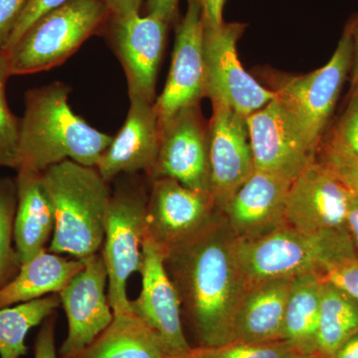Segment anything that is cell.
Returning <instances> with one entry per match:
<instances>
[{
    "label": "cell",
    "instance_id": "obj_11",
    "mask_svg": "<svg viewBox=\"0 0 358 358\" xmlns=\"http://www.w3.org/2000/svg\"><path fill=\"white\" fill-rule=\"evenodd\" d=\"M350 194V188L317 157L289 186L285 225L308 234L348 231Z\"/></svg>",
    "mask_w": 358,
    "mask_h": 358
},
{
    "label": "cell",
    "instance_id": "obj_25",
    "mask_svg": "<svg viewBox=\"0 0 358 358\" xmlns=\"http://www.w3.org/2000/svg\"><path fill=\"white\" fill-rule=\"evenodd\" d=\"M322 281L315 350L331 358L358 333V301L336 285Z\"/></svg>",
    "mask_w": 358,
    "mask_h": 358
},
{
    "label": "cell",
    "instance_id": "obj_27",
    "mask_svg": "<svg viewBox=\"0 0 358 358\" xmlns=\"http://www.w3.org/2000/svg\"><path fill=\"white\" fill-rule=\"evenodd\" d=\"M17 205L15 179L0 178V289L20 272V256L13 238V222Z\"/></svg>",
    "mask_w": 358,
    "mask_h": 358
},
{
    "label": "cell",
    "instance_id": "obj_33",
    "mask_svg": "<svg viewBox=\"0 0 358 358\" xmlns=\"http://www.w3.org/2000/svg\"><path fill=\"white\" fill-rule=\"evenodd\" d=\"M322 278L343 289L358 301V258L327 268Z\"/></svg>",
    "mask_w": 358,
    "mask_h": 358
},
{
    "label": "cell",
    "instance_id": "obj_28",
    "mask_svg": "<svg viewBox=\"0 0 358 358\" xmlns=\"http://www.w3.org/2000/svg\"><path fill=\"white\" fill-rule=\"evenodd\" d=\"M11 77L6 56L0 54V167L17 171L20 166V120L6 101L7 80Z\"/></svg>",
    "mask_w": 358,
    "mask_h": 358
},
{
    "label": "cell",
    "instance_id": "obj_34",
    "mask_svg": "<svg viewBox=\"0 0 358 358\" xmlns=\"http://www.w3.org/2000/svg\"><path fill=\"white\" fill-rule=\"evenodd\" d=\"M28 0H0V54Z\"/></svg>",
    "mask_w": 358,
    "mask_h": 358
},
{
    "label": "cell",
    "instance_id": "obj_6",
    "mask_svg": "<svg viewBox=\"0 0 358 358\" xmlns=\"http://www.w3.org/2000/svg\"><path fill=\"white\" fill-rule=\"evenodd\" d=\"M120 176L121 180L117 178L112 189L101 250L108 272V298L114 315L133 313L127 286L134 273H141L147 235V189L138 174Z\"/></svg>",
    "mask_w": 358,
    "mask_h": 358
},
{
    "label": "cell",
    "instance_id": "obj_40",
    "mask_svg": "<svg viewBox=\"0 0 358 358\" xmlns=\"http://www.w3.org/2000/svg\"><path fill=\"white\" fill-rule=\"evenodd\" d=\"M331 358H358V333L345 341Z\"/></svg>",
    "mask_w": 358,
    "mask_h": 358
},
{
    "label": "cell",
    "instance_id": "obj_9",
    "mask_svg": "<svg viewBox=\"0 0 358 358\" xmlns=\"http://www.w3.org/2000/svg\"><path fill=\"white\" fill-rule=\"evenodd\" d=\"M150 182L147 235L166 252L199 235L221 212L210 192L192 189L169 178Z\"/></svg>",
    "mask_w": 358,
    "mask_h": 358
},
{
    "label": "cell",
    "instance_id": "obj_8",
    "mask_svg": "<svg viewBox=\"0 0 358 358\" xmlns=\"http://www.w3.org/2000/svg\"><path fill=\"white\" fill-rule=\"evenodd\" d=\"M245 27L224 23L217 29L204 28V96L247 117L275 99V92L264 88L240 63L237 41Z\"/></svg>",
    "mask_w": 358,
    "mask_h": 358
},
{
    "label": "cell",
    "instance_id": "obj_20",
    "mask_svg": "<svg viewBox=\"0 0 358 358\" xmlns=\"http://www.w3.org/2000/svg\"><path fill=\"white\" fill-rule=\"evenodd\" d=\"M293 278L252 285L245 293L235 319V343L282 341L285 312Z\"/></svg>",
    "mask_w": 358,
    "mask_h": 358
},
{
    "label": "cell",
    "instance_id": "obj_19",
    "mask_svg": "<svg viewBox=\"0 0 358 358\" xmlns=\"http://www.w3.org/2000/svg\"><path fill=\"white\" fill-rule=\"evenodd\" d=\"M129 101L126 122L96 166L109 183L122 174L143 173L148 178L159 152L160 127L155 103L140 98Z\"/></svg>",
    "mask_w": 358,
    "mask_h": 358
},
{
    "label": "cell",
    "instance_id": "obj_13",
    "mask_svg": "<svg viewBox=\"0 0 358 358\" xmlns=\"http://www.w3.org/2000/svg\"><path fill=\"white\" fill-rule=\"evenodd\" d=\"M159 127V152L148 178H173L192 189L210 192L208 133L199 105L179 110Z\"/></svg>",
    "mask_w": 358,
    "mask_h": 358
},
{
    "label": "cell",
    "instance_id": "obj_10",
    "mask_svg": "<svg viewBox=\"0 0 358 358\" xmlns=\"http://www.w3.org/2000/svg\"><path fill=\"white\" fill-rule=\"evenodd\" d=\"M166 251L145 235L143 245L141 291L131 301V308L155 334L169 357L186 358L193 348L188 343L181 320L178 291L167 274Z\"/></svg>",
    "mask_w": 358,
    "mask_h": 358
},
{
    "label": "cell",
    "instance_id": "obj_16",
    "mask_svg": "<svg viewBox=\"0 0 358 358\" xmlns=\"http://www.w3.org/2000/svg\"><path fill=\"white\" fill-rule=\"evenodd\" d=\"M208 133L210 193L220 210L255 173L247 117L212 103Z\"/></svg>",
    "mask_w": 358,
    "mask_h": 358
},
{
    "label": "cell",
    "instance_id": "obj_2",
    "mask_svg": "<svg viewBox=\"0 0 358 358\" xmlns=\"http://www.w3.org/2000/svg\"><path fill=\"white\" fill-rule=\"evenodd\" d=\"M62 82L29 90L20 120V169L42 171L64 160L96 167L114 136L73 112Z\"/></svg>",
    "mask_w": 358,
    "mask_h": 358
},
{
    "label": "cell",
    "instance_id": "obj_7",
    "mask_svg": "<svg viewBox=\"0 0 358 358\" xmlns=\"http://www.w3.org/2000/svg\"><path fill=\"white\" fill-rule=\"evenodd\" d=\"M355 20L346 25L333 57L324 67L287 80L275 92L285 109L313 150L333 114L346 78L352 68Z\"/></svg>",
    "mask_w": 358,
    "mask_h": 358
},
{
    "label": "cell",
    "instance_id": "obj_5",
    "mask_svg": "<svg viewBox=\"0 0 358 358\" xmlns=\"http://www.w3.org/2000/svg\"><path fill=\"white\" fill-rule=\"evenodd\" d=\"M110 13L101 0H70L39 18L6 56L9 72L28 75L64 63L103 29Z\"/></svg>",
    "mask_w": 358,
    "mask_h": 358
},
{
    "label": "cell",
    "instance_id": "obj_29",
    "mask_svg": "<svg viewBox=\"0 0 358 358\" xmlns=\"http://www.w3.org/2000/svg\"><path fill=\"white\" fill-rule=\"evenodd\" d=\"M301 352L285 341L263 343H232L212 348H193L186 358H287Z\"/></svg>",
    "mask_w": 358,
    "mask_h": 358
},
{
    "label": "cell",
    "instance_id": "obj_17",
    "mask_svg": "<svg viewBox=\"0 0 358 358\" xmlns=\"http://www.w3.org/2000/svg\"><path fill=\"white\" fill-rule=\"evenodd\" d=\"M204 26L196 0H187L185 17L176 29L171 70L155 103L159 126L179 110L199 105L204 96Z\"/></svg>",
    "mask_w": 358,
    "mask_h": 358
},
{
    "label": "cell",
    "instance_id": "obj_18",
    "mask_svg": "<svg viewBox=\"0 0 358 358\" xmlns=\"http://www.w3.org/2000/svg\"><path fill=\"white\" fill-rule=\"evenodd\" d=\"M292 182L264 171L250 176L221 210L238 241H253L285 225Z\"/></svg>",
    "mask_w": 358,
    "mask_h": 358
},
{
    "label": "cell",
    "instance_id": "obj_24",
    "mask_svg": "<svg viewBox=\"0 0 358 358\" xmlns=\"http://www.w3.org/2000/svg\"><path fill=\"white\" fill-rule=\"evenodd\" d=\"M322 274L308 273L293 278L289 291L282 341L301 352H317L315 336L319 324Z\"/></svg>",
    "mask_w": 358,
    "mask_h": 358
},
{
    "label": "cell",
    "instance_id": "obj_37",
    "mask_svg": "<svg viewBox=\"0 0 358 358\" xmlns=\"http://www.w3.org/2000/svg\"><path fill=\"white\" fill-rule=\"evenodd\" d=\"M178 0H147V15L155 16L169 24L178 13Z\"/></svg>",
    "mask_w": 358,
    "mask_h": 358
},
{
    "label": "cell",
    "instance_id": "obj_14",
    "mask_svg": "<svg viewBox=\"0 0 358 358\" xmlns=\"http://www.w3.org/2000/svg\"><path fill=\"white\" fill-rule=\"evenodd\" d=\"M256 171L294 181L315 159L313 150L281 101L273 99L247 117Z\"/></svg>",
    "mask_w": 358,
    "mask_h": 358
},
{
    "label": "cell",
    "instance_id": "obj_39",
    "mask_svg": "<svg viewBox=\"0 0 358 358\" xmlns=\"http://www.w3.org/2000/svg\"><path fill=\"white\" fill-rule=\"evenodd\" d=\"M346 225L350 231L358 258V192L353 190H350V199H348Z\"/></svg>",
    "mask_w": 358,
    "mask_h": 358
},
{
    "label": "cell",
    "instance_id": "obj_41",
    "mask_svg": "<svg viewBox=\"0 0 358 358\" xmlns=\"http://www.w3.org/2000/svg\"><path fill=\"white\" fill-rule=\"evenodd\" d=\"M353 40H355V52H353L352 68V90L358 87V20H355Z\"/></svg>",
    "mask_w": 358,
    "mask_h": 358
},
{
    "label": "cell",
    "instance_id": "obj_35",
    "mask_svg": "<svg viewBox=\"0 0 358 358\" xmlns=\"http://www.w3.org/2000/svg\"><path fill=\"white\" fill-rule=\"evenodd\" d=\"M34 358H58L55 346V320L53 315L42 324L35 343Z\"/></svg>",
    "mask_w": 358,
    "mask_h": 358
},
{
    "label": "cell",
    "instance_id": "obj_31",
    "mask_svg": "<svg viewBox=\"0 0 358 358\" xmlns=\"http://www.w3.org/2000/svg\"><path fill=\"white\" fill-rule=\"evenodd\" d=\"M68 1L70 0H28L11 30L1 54L10 50L39 18L54 9L62 6L63 4L67 3Z\"/></svg>",
    "mask_w": 358,
    "mask_h": 358
},
{
    "label": "cell",
    "instance_id": "obj_36",
    "mask_svg": "<svg viewBox=\"0 0 358 358\" xmlns=\"http://www.w3.org/2000/svg\"><path fill=\"white\" fill-rule=\"evenodd\" d=\"M201 8L205 29H217L224 24L223 9L226 0H196Z\"/></svg>",
    "mask_w": 358,
    "mask_h": 358
},
{
    "label": "cell",
    "instance_id": "obj_32",
    "mask_svg": "<svg viewBox=\"0 0 358 358\" xmlns=\"http://www.w3.org/2000/svg\"><path fill=\"white\" fill-rule=\"evenodd\" d=\"M329 141L358 157V87L352 90V98Z\"/></svg>",
    "mask_w": 358,
    "mask_h": 358
},
{
    "label": "cell",
    "instance_id": "obj_12",
    "mask_svg": "<svg viewBox=\"0 0 358 358\" xmlns=\"http://www.w3.org/2000/svg\"><path fill=\"white\" fill-rule=\"evenodd\" d=\"M84 268L59 293L68 320L61 358H76L112 324L108 272L101 252L85 259Z\"/></svg>",
    "mask_w": 358,
    "mask_h": 358
},
{
    "label": "cell",
    "instance_id": "obj_30",
    "mask_svg": "<svg viewBox=\"0 0 358 358\" xmlns=\"http://www.w3.org/2000/svg\"><path fill=\"white\" fill-rule=\"evenodd\" d=\"M317 152V159L326 164L350 190L358 192L357 155L329 140Z\"/></svg>",
    "mask_w": 358,
    "mask_h": 358
},
{
    "label": "cell",
    "instance_id": "obj_22",
    "mask_svg": "<svg viewBox=\"0 0 358 358\" xmlns=\"http://www.w3.org/2000/svg\"><path fill=\"white\" fill-rule=\"evenodd\" d=\"M84 265V260L43 250L23 263L13 281L0 289V308L60 293Z\"/></svg>",
    "mask_w": 358,
    "mask_h": 358
},
{
    "label": "cell",
    "instance_id": "obj_38",
    "mask_svg": "<svg viewBox=\"0 0 358 358\" xmlns=\"http://www.w3.org/2000/svg\"><path fill=\"white\" fill-rule=\"evenodd\" d=\"M109 10L110 17L140 13L143 0H101Z\"/></svg>",
    "mask_w": 358,
    "mask_h": 358
},
{
    "label": "cell",
    "instance_id": "obj_21",
    "mask_svg": "<svg viewBox=\"0 0 358 358\" xmlns=\"http://www.w3.org/2000/svg\"><path fill=\"white\" fill-rule=\"evenodd\" d=\"M17 171V205L13 238L20 262L23 264L47 249V242L53 236L55 218L42 185L41 173L23 167Z\"/></svg>",
    "mask_w": 358,
    "mask_h": 358
},
{
    "label": "cell",
    "instance_id": "obj_1",
    "mask_svg": "<svg viewBox=\"0 0 358 358\" xmlns=\"http://www.w3.org/2000/svg\"><path fill=\"white\" fill-rule=\"evenodd\" d=\"M238 239L222 211L199 235L166 252V272L199 341L212 348L235 343V319L248 282Z\"/></svg>",
    "mask_w": 358,
    "mask_h": 358
},
{
    "label": "cell",
    "instance_id": "obj_42",
    "mask_svg": "<svg viewBox=\"0 0 358 358\" xmlns=\"http://www.w3.org/2000/svg\"><path fill=\"white\" fill-rule=\"evenodd\" d=\"M287 358H329L320 352H296Z\"/></svg>",
    "mask_w": 358,
    "mask_h": 358
},
{
    "label": "cell",
    "instance_id": "obj_23",
    "mask_svg": "<svg viewBox=\"0 0 358 358\" xmlns=\"http://www.w3.org/2000/svg\"><path fill=\"white\" fill-rule=\"evenodd\" d=\"M76 358H171L159 338L133 313L114 320Z\"/></svg>",
    "mask_w": 358,
    "mask_h": 358
},
{
    "label": "cell",
    "instance_id": "obj_26",
    "mask_svg": "<svg viewBox=\"0 0 358 358\" xmlns=\"http://www.w3.org/2000/svg\"><path fill=\"white\" fill-rule=\"evenodd\" d=\"M58 294L0 308V358H21L27 353L26 336L43 324L60 306Z\"/></svg>",
    "mask_w": 358,
    "mask_h": 358
},
{
    "label": "cell",
    "instance_id": "obj_4",
    "mask_svg": "<svg viewBox=\"0 0 358 358\" xmlns=\"http://www.w3.org/2000/svg\"><path fill=\"white\" fill-rule=\"evenodd\" d=\"M237 257L250 287L308 273L324 274L357 254L350 231L308 234L284 225L253 241H238Z\"/></svg>",
    "mask_w": 358,
    "mask_h": 358
},
{
    "label": "cell",
    "instance_id": "obj_3",
    "mask_svg": "<svg viewBox=\"0 0 358 358\" xmlns=\"http://www.w3.org/2000/svg\"><path fill=\"white\" fill-rule=\"evenodd\" d=\"M55 218L49 251L85 260L102 250L112 188L96 167L73 160L41 173Z\"/></svg>",
    "mask_w": 358,
    "mask_h": 358
},
{
    "label": "cell",
    "instance_id": "obj_15",
    "mask_svg": "<svg viewBox=\"0 0 358 358\" xmlns=\"http://www.w3.org/2000/svg\"><path fill=\"white\" fill-rule=\"evenodd\" d=\"M108 22L110 46L126 74L129 99L155 103V83L169 24L155 16L140 13L110 16Z\"/></svg>",
    "mask_w": 358,
    "mask_h": 358
}]
</instances>
